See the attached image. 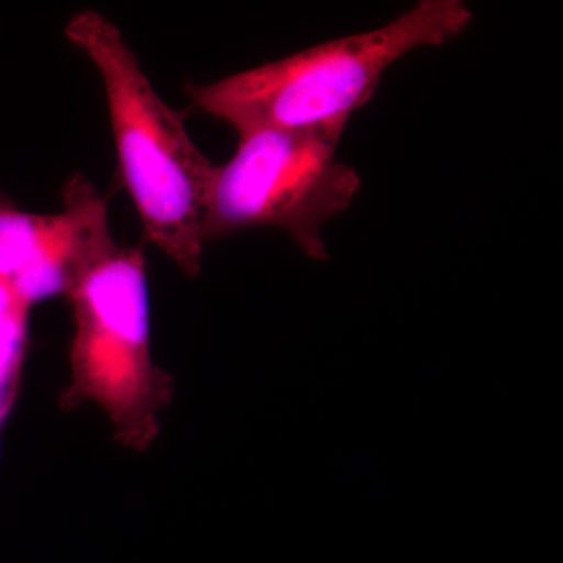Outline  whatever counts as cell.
I'll return each mask as SVG.
<instances>
[{
  "label": "cell",
  "mask_w": 563,
  "mask_h": 563,
  "mask_svg": "<svg viewBox=\"0 0 563 563\" xmlns=\"http://www.w3.org/2000/svg\"><path fill=\"white\" fill-rule=\"evenodd\" d=\"M10 207H14L13 201H11L10 198H7L3 192H0V210L10 209Z\"/></svg>",
  "instance_id": "52a82bcc"
},
{
  "label": "cell",
  "mask_w": 563,
  "mask_h": 563,
  "mask_svg": "<svg viewBox=\"0 0 563 563\" xmlns=\"http://www.w3.org/2000/svg\"><path fill=\"white\" fill-rule=\"evenodd\" d=\"M63 210H0V280L29 306L68 296L91 268L120 244L111 236L101 192L76 173L63 187Z\"/></svg>",
  "instance_id": "5b68a950"
},
{
  "label": "cell",
  "mask_w": 563,
  "mask_h": 563,
  "mask_svg": "<svg viewBox=\"0 0 563 563\" xmlns=\"http://www.w3.org/2000/svg\"><path fill=\"white\" fill-rule=\"evenodd\" d=\"M474 20L461 0H421L383 27L317 44L210 84L188 85L196 109L235 132L290 131L342 140L385 70L410 52L440 47Z\"/></svg>",
  "instance_id": "6da1fadb"
},
{
  "label": "cell",
  "mask_w": 563,
  "mask_h": 563,
  "mask_svg": "<svg viewBox=\"0 0 563 563\" xmlns=\"http://www.w3.org/2000/svg\"><path fill=\"white\" fill-rule=\"evenodd\" d=\"M31 310L13 288L0 280V428L10 417L20 393Z\"/></svg>",
  "instance_id": "8992f818"
},
{
  "label": "cell",
  "mask_w": 563,
  "mask_h": 563,
  "mask_svg": "<svg viewBox=\"0 0 563 563\" xmlns=\"http://www.w3.org/2000/svg\"><path fill=\"white\" fill-rule=\"evenodd\" d=\"M339 143L274 129L240 133L231 161L214 166L203 214L206 243L276 228L310 258H328L322 228L350 209L362 187L358 173L336 158Z\"/></svg>",
  "instance_id": "277c9868"
},
{
  "label": "cell",
  "mask_w": 563,
  "mask_h": 563,
  "mask_svg": "<svg viewBox=\"0 0 563 563\" xmlns=\"http://www.w3.org/2000/svg\"><path fill=\"white\" fill-rule=\"evenodd\" d=\"M66 298L74 333L62 407L92 404L122 446L143 453L161 435L162 413L174 396L172 376L152 355L143 251L118 246Z\"/></svg>",
  "instance_id": "3957f363"
},
{
  "label": "cell",
  "mask_w": 563,
  "mask_h": 563,
  "mask_svg": "<svg viewBox=\"0 0 563 563\" xmlns=\"http://www.w3.org/2000/svg\"><path fill=\"white\" fill-rule=\"evenodd\" d=\"M65 35L101 76L118 168L144 233L181 273L198 276L213 163L188 135L184 118L154 90L109 18L80 11Z\"/></svg>",
  "instance_id": "7a4b0ae2"
}]
</instances>
